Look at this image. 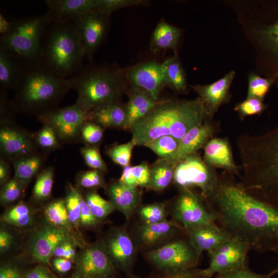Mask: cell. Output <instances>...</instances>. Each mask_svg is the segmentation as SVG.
Segmentation results:
<instances>
[{
    "label": "cell",
    "mask_w": 278,
    "mask_h": 278,
    "mask_svg": "<svg viewBox=\"0 0 278 278\" xmlns=\"http://www.w3.org/2000/svg\"><path fill=\"white\" fill-rule=\"evenodd\" d=\"M134 278H136L135 277ZM157 278H205L200 272V269H193L181 274L174 275H163Z\"/></svg>",
    "instance_id": "obj_56"
},
{
    "label": "cell",
    "mask_w": 278,
    "mask_h": 278,
    "mask_svg": "<svg viewBox=\"0 0 278 278\" xmlns=\"http://www.w3.org/2000/svg\"><path fill=\"white\" fill-rule=\"evenodd\" d=\"M103 129L91 121L87 120L83 125L80 136L84 143L89 146H94L101 141Z\"/></svg>",
    "instance_id": "obj_48"
},
{
    "label": "cell",
    "mask_w": 278,
    "mask_h": 278,
    "mask_svg": "<svg viewBox=\"0 0 278 278\" xmlns=\"http://www.w3.org/2000/svg\"><path fill=\"white\" fill-rule=\"evenodd\" d=\"M25 65L14 55L0 46V84L2 88L15 90Z\"/></svg>",
    "instance_id": "obj_28"
},
{
    "label": "cell",
    "mask_w": 278,
    "mask_h": 278,
    "mask_svg": "<svg viewBox=\"0 0 278 278\" xmlns=\"http://www.w3.org/2000/svg\"><path fill=\"white\" fill-rule=\"evenodd\" d=\"M146 92L132 88L125 106L127 120L124 129L131 130L133 125L144 117L158 102Z\"/></svg>",
    "instance_id": "obj_27"
},
{
    "label": "cell",
    "mask_w": 278,
    "mask_h": 278,
    "mask_svg": "<svg viewBox=\"0 0 278 278\" xmlns=\"http://www.w3.org/2000/svg\"><path fill=\"white\" fill-rule=\"evenodd\" d=\"M2 219L8 224L25 227L32 222L33 214L28 205L19 203L6 211L2 216Z\"/></svg>",
    "instance_id": "obj_37"
},
{
    "label": "cell",
    "mask_w": 278,
    "mask_h": 278,
    "mask_svg": "<svg viewBox=\"0 0 278 278\" xmlns=\"http://www.w3.org/2000/svg\"><path fill=\"white\" fill-rule=\"evenodd\" d=\"M12 22H8L4 16L0 15V33L1 35L6 33L10 29Z\"/></svg>",
    "instance_id": "obj_60"
},
{
    "label": "cell",
    "mask_w": 278,
    "mask_h": 278,
    "mask_svg": "<svg viewBox=\"0 0 278 278\" xmlns=\"http://www.w3.org/2000/svg\"><path fill=\"white\" fill-rule=\"evenodd\" d=\"M84 54L79 33L72 22H52L44 33L39 63L69 78L80 68Z\"/></svg>",
    "instance_id": "obj_5"
},
{
    "label": "cell",
    "mask_w": 278,
    "mask_h": 278,
    "mask_svg": "<svg viewBox=\"0 0 278 278\" xmlns=\"http://www.w3.org/2000/svg\"><path fill=\"white\" fill-rule=\"evenodd\" d=\"M186 230L178 222L165 220L152 224L144 223L137 230L138 239L142 244L152 246Z\"/></svg>",
    "instance_id": "obj_26"
},
{
    "label": "cell",
    "mask_w": 278,
    "mask_h": 278,
    "mask_svg": "<svg viewBox=\"0 0 278 278\" xmlns=\"http://www.w3.org/2000/svg\"><path fill=\"white\" fill-rule=\"evenodd\" d=\"M54 171L52 167L43 170L38 176L34 183L32 195L38 201L49 198L51 195L54 182Z\"/></svg>",
    "instance_id": "obj_38"
},
{
    "label": "cell",
    "mask_w": 278,
    "mask_h": 278,
    "mask_svg": "<svg viewBox=\"0 0 278 278\" xmlns=\"http://www.w3.org/2000/svg\"><path fill=\"white\" fill-rule=\"evenodd\" d=\"M268 274H260L249 270L246 266L231 271L218 274L214 278H271Z\"/></svg>",
    "instance_id": "obj_52"
},
{
    "label": "cell",
    "mask_w": 278,
    "mask_h": 278,
    "mask_svg": "<svg viewBox=\"0 0 278 278\" xmlns=\"http://www.w3.org/2000/svg\"><path fill=\"white\" fill-rule=\"evenodd\" d=\"M52 264L54 269L61 273L67 272L72 267L71 260L61 257H56L53 260Z\"/></svg>",
    "instance_id": "obj_55"
},
{
    "label": "cell",
    "mask_w": 278,
    "mask_h": 278,
    "mask_svg": "<svg viewBox=\"0 0 278 278\" xmlns=\"http://www.w3.org/2000/svg\"><path fill=\"white\" fill-rule=\"evenodd\" d=\"M266 107L267 106L264 103L263 100L256 98H247L238 103L234 110L242 119L247 116L262 113Z\"/></svg>",
    "instance_id": "obj_45"
},
{
    "label": "cell",
    "mask_w": 278,
    "mask_h": 278,
    "mask_svg": "<svg viewBox=\"0 0 278 278\" xmlns=\"http://www.w3.org/2000/svg\"><path fill=\"white\" fill-rule=\"evenodd\" d=\"M201 255L188 239H178L149 252L147 257L163 275H174L196 268Z\"/></svg>",
    "instance_id": "obj_8"
},
{
    "label": "cell",
    "mask_w": 278,
    "mask_h": 278,
    "mask_svg": "<svg viewBox=\"0 0 278 278\" xmlns=\"http://www.w3.org/2000/svg\"><path fill=\"white\" fill-rule=\"evenodd\" d=\"M127 120L125 106L118 101L108 103L91 110L88 113V120L103 128L125 129Z\"/></svg>",
    "instance_id": "obj_24"
},
{
    "label": "cell",
    "mask_w": 278,
    "mask_h": 278,
    "mask_svg": "<svg viewBox=\"0 0 278 278\" xmlns=\"http://www.w3.org/2000/svg\"><path fill=\"white\" fill-rule=\"evenodd\" d=\"M150 180V167L146 163L124 167L118 181L131 187H148Z\"/></svg>",
    "instance_id": "obj_33"
},
{
    "label": "cell",
    "mask_w": 278,
    "mask_h": 278,
    "mask_svg": "<svg viewBox=\"0 0 278 278\" xmlns=\"http://www.w3.org/2000/svg\"><path fill=\"white\" fill-rule=\"evenodd\" d=\"M71 278H116L117 270L110 258L105 243L98 241L76 256Z\"/></svg>",
    "instance_id": "obj_10"
},
{
    "label": "cell",
    "mask_w": 278,
    "mask_h": 278,
    "mask_svg": "<svg viewBox=\"0 0 278 278\" xmlns=\"http://www.w3.org/2000/svg\"><path fill=\"white\" fill-rule=\"evenodd\" d=\"M12 242V235L6 231L0 232V250L1 252L7 251Z\"/></svg>",
    "instance_id": "obj_57"
},
{
    "label": "cell",
    "mask_w": 278,
    "mask_h": 278,
    "mask_svg": "<svg viewBox=\"0 0 278 278\" xmlns=\"http://www.w3.org/2000/svg\"><path fill=\"white\" fill-rule=\"evenodd\" d=\"M249 247L245 243L230 237L210 252L208 267L200 269L205 278L246 267Z\"/></svg>",
    "instance_id": "obj_11"
},
{
    "label": "cell",
    "mask_w": 278,
    "mask_h": 278,
    "mask_svg": "<svg viewBox=\"0 0 278 278\" xmlns=\"http://www.w3.org/2000/svg\"><path fill=\"white\" fill-rule=\"evenodd\" d=\"M51 22H73L94 10L97 0H46Z\"/></svg>",
    "instance_id": "obj_20"
},
{
    "label": "cell",
    "mask_w": 278,
    "mask_h": 278,
    "mask_svg": "<svg viewBox=\"0 0 278 278\" xmlns=\"http://www.w3.org/2000/svg\"><path fill=\"white\" fill-rule=\"evenodd\" d=\"M24 187L14 178L5 183L1 190V202L3 205L11 203L21 196Z\"/></svg>",
    "instance_id": "obj_47"
},
{
    "label": "cell",
    "mask_w": 278,
    "mask_h": 278,
    "mask_svg": "<svg viewBox=\"0 0 278 278\" xmlns=\"http://www.w3.org/2000/svg\"><path fill=\"white\" fill-rule=\"evenodd\" d=\"M110 15L95 9L72 23L77 28L83 46L84 57L91 59L106 36Z\"/></svg>",
    "instance_id": "obj_14"
},
{
    "label": "cell",
    "mask_w": 278,
    "mask_h": 278,
    "mask_svg": "<svg viewBox=\"0 0 278 278\" xmlns=\"http://www.w3.org/2000/svg\"><path fill=\"white\" fill-rule=\"evenodd\" d=\"M71 89L70 78L61 77L39 63L25 65L11 103L15 112L38 116L57 108Z\"/></svg>",
    "instance_id": "obj_4"
},
{
    "label": "cell",
    "mask_w": 278,
    "mask_h": 278,
    "mask_svg": "<svg viewBox=\"0 0 278 278\" xmlns=\"http://www.w3.org/2000/svg\"><path fill=\"white\" fill-rule=\"evenodd\" d=\"M81 196L79 189L69 184L64 201L70 222L76 229L80 224Z\"/></svg>",
    "instance_id": "obj_39"
},
{
    "label": "cell",
    "mask_w": 278,
    "mask_h": 278,
    "mask_svg": "<svg viewBox=\"0 0 278 278\" xmlns=\"http://www.w3.org/2000/svg\"><path fill=\"white\" fill-rule=\"evenodd\" d=\"M80 152L85 164L89 167L101 171L107 170L106 163L96 147L87 145L81 149Z\"/></svg>",
    "instance_id": "obj_49"
},
{
    "label": "cell",
    "mask_w": 278,
    "mask_h": 278,
    "mask_svg": "<svg viewBox=\"0 0 278 278\" xmlns=\"http://www.w3.org/2000/svg\"><path fill=\"white\" fill-rule=\"evenodd\" d=\"M276 273H278V267L275 268L274 270L271 271L269 274L272 276Z\"/></svg>",
    "instance_id": "obj_61"
},
{
    "label": "cell",
    "mask_w": 278,
    "mask_h": 278,
    "mask_svg": "<svg viewBox=\"0 0 278 278\" xmlns=\"http://www.w3.org/2000/svg\"><path fill=\"white\" fill-rule=\"evenodd\" d=\"M24 278H56L44 265L39 264L29 270Z\"/></svg>",
    "instance_id": "obj_54"
},
{
    "label": "cell",
    "mask_w": 278,
    "mask_h": 278,
    "mask_svg": "<svg viewBox=\"0 0 278 278\" xmlns=\"http://www.w3.org/2000/svg\"><path fill=\"white\" fill-rule=\"evenodd\" d=\"M207 118L199 97L192 100L159 102L131 129L136 145L146 146L153 141L170 135L180 141L192 128Z\"/></svg>",
    "instance_id": "obj_3"
},
{
    "label": "cell",
    "mask_w": 278,
    "mask_h": 278,
    "mask_svg": "<svg viewBox=\"0 0 278 278\" xmlns=\"http://www.w3.org/2000/svg\"><path fill=\"white\" fill-rule=\"evenodd\" d=\"M14 177L24 187L37 174L43 163V157L37 152L12 161Z\"/></svg>",
    "instance_id": "obj_29"
},
{
    "label": "cell",
    "mask_w": 278,
    "mask_h": 278,
    "mask_svg": "<svg viewBox=\"0 0 278 278\" xmlns=\"http://www.w3.org/2000/svg\"><path fill=\"white\" fill-rule=\"evenodd\" d=\"M141 0H97L95 10L110 15L113 12L127 7L146 3Z\"/></svg>",
    "instance_id": "obj_46"
},
{
    "label": "cell",
    "mask_w": 278,
    "mask_h": 278,
    "mask_svg": "<svg viewBox=\"0 0 278 278\" xmlns=\"http://www.w3.org/2000/svg\"><path fill=\"white\" fill-rule=\"evenodd\" d=\"M51 23L46 13L13 21L9 30L1 36L0 46L24 65L38 64L42 39Z\"/></svg>",
    "instance_id": "obj_7"
},
{
    "label": "cell",
    "mask_w": 278,
    "mask_h": 278,
    "mask_svg": "<svg viewBox=\"0 0 278 278\" xmlns=\"http://www.w3.org/2000/svg\"><path fill=\"white\" fill-rule=\"evenodd\" d=\"M80 224L84 227H94L100 221L92 214L85 198L81 195L80 199Z\"/></svg>",
    "instance_id": "obj_53"
},
{
    "label": "cell",
    "mask_w": 278,
    "mask_h": 278,
    "mask_svg": "<svg viewBox=\"0 0 278 278\" xmlns=\"http://www.w3.org/2000/svg\"><path fill=\"white\" fill-rule=\"evenodd\" d=\"M37 117L44 124L50 126L59 140L68 142L80 136L81 128L88 120V113L75 102L65 107H57Z\"/></svg>",
    "instance_id": "obj_12"
},
{
    "label": "cell",
    "mask_w": 278,
    "mask_h": 278,
    "mask_svg": "<svg viewBox=\"0 0 278 278\" xmlns=\"http://www.w3.org/2000/svg\"><path fill=\"white\" fill-rule=\"evenodd\" d=\"M75 239L67 230L50 224L36 231L29 244V252L34 261L50 265L56 248L62 242Z\"/></svg>",
    "instance_id": "obj_15"
},
{
    "label": "cell",
    "mask_w": 278,
    "mask_h": 278,
    "mask_svg": "<svg viewBox=\"0 0 278 278\" xmlns=\"http://www.w3.org/2000/svg\"><path fill=\"white\" fill-rule=\"evenodd\" d=\"M133 88L141 90L159 101L161 92L166 85L162 63L149 61L137 64L127 73Z\"/></svg>",
    "instance_id": "obj_18"
},
{
    "label": "cell",
    "mask_w": 278,
    "mask_h": 278,
    "mask_svg": "<svg viewBox=\"0 0 278 278\" xmlns=\"http://www.w3.org/2000/svg\"><path fill=\"white\" fill-rule=\"evenodd\" d=\"M19 271L11 267H2L0 269V278H21Z\"/></svg>",
    "instance_id": "obj_58"
},
{
    "label": "cell",
    "mask_w": 278,
    "mask_h": 278,
    "mask_svg": "<svg viewBox=\"0 0 278 278\" xmlns=\"http://www.w3.org/2000/svg\"><path fill=\"white\" fill-rule=\"evenodd\" d=\"M0 129L1 152L12 161L37 152L34 135L14 126L10 121L1 122Z\"/></svg>",
    "instance_id": "obj_17"
},
{
    "label": "cell",
    "mask_w": 278,
    "mask_h": 278,
    "mask_svg": "<svg viewBox=\"0 0 278 278\" xmlns=\"http://www.w3.org/2000/svg\"><path fill=\"white\" fill-rule=\"evenodd\" d=\"M233 176L224 171L203 199L215 223L250 250L278 254V207L252 196Z\"/></svg>",
    "instance_id": "obj_1"
},
{
    "label": "cell",
    "mask_w": 278,
    "mask_h": 278,
    "mask_svg": "<svg viewBox=\"0 0 278 278\" xmlns=\"http://www.w3.org/2000/svg\"><path fill=\"white\" fill-rule=\"evenodd\" d=\"M77 244L75 239L62 242L55 250L53 256L71 260L75 259L77 256L76 253Z\"/></svg>",
    "instance_id": "obj_51"
},
{
    "label": "cell",
    "mask_w": 278,
    "mask_h": 278,
    "mask_svg": "<svg viewBox=\"0 0 278 278\" xmlns=\"http://www.w3.org/2000/svg\"><path fill=\"white\" fill-rule=\"evenodd\" d=\"M135 146V143L131 140L128 143L112 147L109 150L108 154L113 162L125 167L129 165Z\"/></svg>",
    "instance_id": "obj_43"
},
{
    "label": "cell",
    "mask_w": 278,
    "mask_h": 278,
    "mask_svg": "<svg viewBox=\"0 0 278 278\" xmlns=\"http://www.w3.org/2000/svg\"><path fill=\"white\" fill-rule=\"evenodd\" d=\"M35 143L43 150L51 151L60 147L59 138L54 129L49 125L44 124L34 135Z\"/></svg>",
    "instance_id": "obj_42"
},
{
    "label": "cell",
    "mask_w": 278,
    "mask_h": 278,
    "mask_svg": "<svg viewBox=\"0 0 278 278\" xmlns=\"http://www.w3.org/2000/svg\"><path fill=\"white\" fill-rule=\"evenodd\" d=\"M107 190L115 209L128 219L140 202L141 194L137 188L128 186L117 181L112 183Z\"/></svg>",
    "instance_id": "obj_25"
},
{
    "label": "cell",
    "mask_w": 278,
    "mask_h": 278,
    "mask_svg": "<svg viewBox=\"0 0 278 278\" xmlns=\"http://www.w3.org/2000/svg\"><path fill=\"white\" fill-rule=\"evenodd\" d=\"M235 75L232 71L212 83L192 86L203 104L207 118H212L220 106L230 99V86Z\"/></svg>",
    "instance_id": "obj_19"
},
{
    "label": "cell",
    "mask_w": 278,
    "mask_h": 278,
    "mask_svg": "<svg viewBox=\"0 0 278 278\" xmlns=\"http://www.w3.org/2000/svg\"><path fill=\"white\" fill-rule=\"evenodd\" d=\"M85 200L94 217L99 221L105 219L115 209L110 201L102 198L97 193H88Z\"/></svg>",
    "instance_id": "obj_40"
},
{
    "label": "cell",
    "mask_w": 278,
    "mask_h": 278,
    "mask_svg": "<svg viewBox=\"0 0 278 278\" xmlns=\"http://www.w3.org/2000/svg\"><path fill=\"white\" fill-rule=\"evenodd\" d=\"M10 173L9 165L3 159H1L0 161V182L1 184H4L9 180Z\"/></svg>",
    "instance_id": "obj_59"
},
{
    "label": "cell",
    "mask_w": 278,
    "mask_h": 278,
    "mask_svg": "<svg viewBox=\"0 0 278 278\" xmlns=\"http://www.w3.org/2000/svg\"><path fill=\"white\" fill-rule=\"evenodd\" d=\"M139 213L144 223H157L166 220V211L163 203H155L143 206Z\"/></svg>",
    "instance_id": "obj_44"
},
{
    "label": "cell",
    "mask_w": 278,
    "mask_h": 278,
    "mask_svg": "<svg viewBox=\"0 0 278 278\" xmlns=\"http://www.w3.org/2000/svg\"><path fill=\"white\" fill-rule=\"evenodd\" d=\"M77 183L79 186L85 188L102 187L104 181L101 171L92 169L82 172L78 177Z\"/></svg>",
    "instance_id": "obj_50"
},
{
    "label": "cell",
    "mask_w": 278,
    "mask_h": 278,
    "mask_svg": "<svg viewBox=\"0 0 278 278\" xmlns=\"http://www.w3.org/2000/svg\"><path fill=\"white\" fill-rule=\"evenodd\" d=\"M274 82L272 78H265L254 74H250L247 98H256L264 100Z\"/></svg>",
    "instance_id": "obj_41"
},
{
    "label": "cell",
    "mask_w": 278,
    "mask_h": 278,
    "mask_svg": "<svg viewBox=\"0 0 278 278\" xmlns=\"http://www.w3.org/2000/svg\"><path fill=\"white\" fill-rule=\"evenodd\" d=\"M236 144L240 185L252 196L278 207V126L262 134H241Z\"/></svg>",
    "instance_id": "obj_2"
},
{
    "label": "cell",
    "mask_w": 278,
    "mask_h": 278,
    "mask_svg": "<svg viewBox=\"0 0 278 278\" xmlns=\"http://www.w3.org/2000/svg\"><path fill=\"white\" fill-rule=\"evenodd\" d=\"M219 175L196 153L189 155L175 166V182L181 188H198L203 199L209 196L216 188Z\"/></svg>",
    "instance_id": "obj_9"
},
{
    "label": "cell",
    "mask_w": 278,
    "mask_h": 278,
    "mask_svg": "<svg viewBox=\"0 0 278 278\" xmlns=\"http://www.w3.org/2000/svg\"><path fill=\"white\" fill-rule=\"evenodd\" d=\"M204 161L211 167L223 169L233 175L239 170L233 158L230 144L222 138H212L204 146Z\"/></svg>",
    "instance_id": "obj_23"
},
{
    "label": "cell",
    "mask_w": 278,
    "mask_h": 278,
    "mask_svg": "<svg viewBox=\"0 0 278 278\" xmlns=\"http://www.w3.org/2000/svg\"><path fill=\"white\" fill-rule=\"evenodd\" d=\"M189 243L200 255L215 249L230 236L216 223L200 226L186 231Z\"/></svg>",
    "instance_id": "obj_22"
},
{
    "label": "cell",
    "mask_w": 278,
    "mask_h": 278,
    "mask_svg": "<svg viewBox=\"0 0 278 278\" xmlns=\"http://www.w3.org/2000/svg\"><path fill=\"white\" fill-rule=\"evenodd\" d=\"M180 30L165 22H160L151 37V47L154 51L177 47L180 37Z\"/></svg>",
    "instance_id": "obj_30"
},
{
    "label": "cell",
    "mask_w": 278,
    "mask_h": 278,
    "mask_svg": "<svg viewBox=\"0 0 278 278\" xmlns=\"http://www.w3.org/2000/svg\"><path fill=\"white\" fill-rule=\"evenodd\" d=\"M175 166L170 161L160 159L150 167L149 187L156 190L166 188L173 179Z\"/></svg>",
    "instance_id": "obj_32"
},
{
    "label": "cell",
    "mask_w": 278,
    "mask_h": 278,
    "mask_svg": "<svg viewBox=\"0 0 278 278\" xmlns=\"http://www.w3.org/2000/svg\"><path fill=\"white\" fill-rule=\"evenodd\" d=\"M78 93L76 103L86 113L118 101L123 87L120 71L108 67L80 68L70 77Z\"/></svg>",
    "instance_id": "obj_6"
},
{
    "label": "cell",
    "mask_w": 278,
    "mask_h": 278,
    "mask_svg": "<svg viewBox=\"0 0 278 278\" xmlns=\"http://www.w3.org/2000/svg\"><path fill=\"white\" fill-rule=\"evenodd\" d=\"M105 245L108 255L116 269L128 278H134L133 267L135 256L134 244L125 228L113 230L108 236Z\"/></svg>",
    "instance_id": "obj_16"
},
{
    "label": "cell",
    "mask_w": 278,
    "mask_h": 278,
    "mask_svg": "<svg viewBox=\"0 0 278 278\" xmlns=\"http://www.w3.org/2000/svg\"><path fill=\"white\" fill-rule=\"evenodd\" d=\"M179 141L170 135H165L153 141L145 147L149 148L160 159L168 160L172 163Z\"/></svg>",
    "instance_id": "obj_36"
},
{
    "label": "cell",
    "mask_w": 278,
    "mask_h": 278,
    "mask_svg": "<svg viewBox=\"0 0 278 278\" xmlns=\"http://www.w3.org/2000/svg\"><path fill=\"white\" fill-rule=\"evenodd\" d=\"M44 214L49 224L71 233L73 227L69 219L64 200L58 199L49 203L45 208Z\"/></svg>",
    "instance_id": "obj_34"
},
{
    "label": "cell",
    "mask_w": 278,
    "mask_h": 278,
    "mask_svg": "<svg viewBox=\"0 0 278 278\" xmlns=\"http://www.w3.org/2000/svg\"><path fill=\"white\" fill-rule=\"evenodd\" d=\"M162 65L166 85L176 91L184 92L187 90L186 79L178 59L176 56L170 57Z\"/></svg>",
    "instance_id": "obj_31"
},
{
    "label": "cell",
    "mask_w": 278,
    "mask_h": 278,
    "mask_svg": "<svg viewBox=\"0 0 278 278\" xmlns=\"http://www.w3.org/2000/svg\"><path fill=\"white\" fill-rule=\"evenodd\" d=\"M260 34L266 48L272 57L276 66V72L270 77L275 82L278 78V15L272 22L263 28Z\"/></svg>",
    "instance_id": "obj_35"
},
{
    "label": "cell",
    "mask_w": 278,
    "mask_h": 278,
    "mask_svg": "<svg viewBox=\"0 0 278 278\" xmlns=\"http://www.w3.org/2000/svg\"><path fill=\"white\" fill-rule=\"evenodd\" d=\"M216 126L205 121L189 130L180 140L179 146L172 164L176 165L185 158L196 154L201 147L213 138L217 129Z\"/></svg>",
    "instance_id": "obj_21"
},
{
    "label": "cell",
    "mask_w": 278,
    "mask_h": 278,
    "mask_svg": "<svg viewBox=\"0 0 278 278\" xmlns=\"http://www.w3.org/2000/svg\"><path fill=\"white\" fill-rule=\"evenodd\" d=\"M175 219L186 231L215 223L214 215L207 208L201 195L189 188H182L173 206Z\"/></svg>",
    "instance_id": "obj_13"
}]
</instances>
